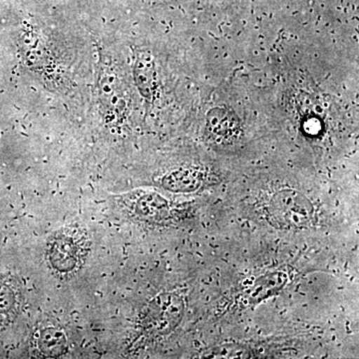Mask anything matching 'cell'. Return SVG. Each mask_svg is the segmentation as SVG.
<instances>
[{"instance_id":"cell-1","label":"cell","mask_w":359,"mask_h":359,"mask_svg":"<svg viewBox=\"0 0 359 359\" xmlns=\"http://www.w3.org/2000/svg\"><path fill=\"white\" fill-rule=\"evenodd\" d=\"M269 214L283 228H302L313 219V205L302 194L285 190L273 196L269 203Z\"/></svg>"},{"instance_id":"cell-2","label":"cell","mask_w":359,"mask_h":359,"mask_svg":"<svg viewBox=\"0 0 359 359\" xmlns=\"http://www.w3.org/2000/svg\"><path fill=\"white\" fill-rule=\"evenodd\" d=\"M133 77L135 84L140 92L141 96L152 103L158 91V71L154 56L150 51H136L133 65Z\"/></svg>"},{"instance_id":"cell-3","label":"cell","mask_w":359,"mask_h":359,"mask_svg":"<svg viewBox=\"0 0 359 359\" xmlns=\"http://www.w3.org/2000/svg\"><path fill=\"white\" fill-rule=\"evenodd\" d=\"M205 129L214 140L233 141L241 133V123L233 111L226 107H215L208 112Z\"/></svg>"},{"instance_id":"cell-4","label":"cell","mask_w":359,"mask_h":359,"mask_svg":"<svg viewBox=\"0 0 359 359\" xmlns=\"http://www.w3.org/2000/svg\"><path fill=\"white\" fill-rule=\"evenodd\" d=\"M97 82L99 101L104 110L108 114H116L119 111L118 102L120 101L119 98H121V93L118 92L119 86L115 70L111 69L107 65L101 66Z\"/></svg>"},{"instance_id":"cell-5","label":"cell","mask_w":359,"mask_h":359,"mask_svg":"<svg viewBox=\"0 0 359 359\" xmlns=\"http://www.w3.org/2000/svg\"><path fill=\"white\" fill-rule=\"evenodd\" d=\"M203 175L195 169H182L168 174L163 185L176 192H192L202 185Z\"/></svg>"},{"instance_id":"cell-6","label":"cell","mask_w":359,"mask_h":359,"mask_svg":"<svg viewBox=\"0 0 359 359\" xmlns=\"http://www.w3.org/2000/svg\"><path fill=\"white\" fill-rule=\"evenodd\" d=\"M39 346L41 353L46 355H60L65 351V334L55 328H47L40 334Z\"/></svg>"},{"instance_id":"cell-7","label":"cell","mask_w":359,"mask_h":359,"mask_svg":"<svg viewBox=\"0 0 359 359\" xmlns=\"http://www.w3.org/2000/svg\"><path fill=\"white\" fill-rule=\"evenodd\" d=\"M57 244L56 245L55 249L57 250L59 252L55 255L56 257H65L66 255V257L67 259H74L76 261L77 257V248L76 245H73L72 238H61L57 241Z\"/></svg>"}]
</instances>
